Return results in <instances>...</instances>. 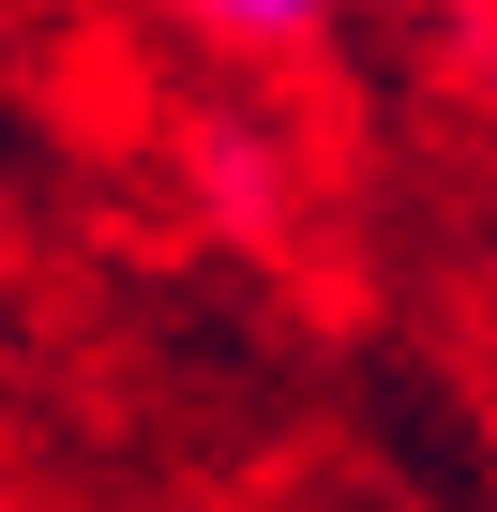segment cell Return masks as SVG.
<instances>
[{
	"instance_id": "1",
	"label": "cell",
	"mask_w": 497,
	"mask_h": 512,
	"mask_svg": "<svg viewBox=\"0 0 497 512\" xmlns=\"http://www.w3.org/2000/svg\"><path fill=\"white\" fill-rule=\"evenodd\" d=\"M181 16H196V31H226V46H302L332 0H181Z\"/></svg>"
}]
</instances>
